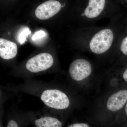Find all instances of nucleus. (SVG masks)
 <instances>
[{"mask_svg":"<svg viewBox=\"0 0 127 127\" xmlns=\"http://www.w3.org/2000/svg\"><path fill=\"white\" fill-rule=\"evenodd\" d=\"M127 15V12L111 19L106 26L83 27V50L92 54L99 61L114 62L119 40L125 30Z\"/></svg>","mask_w":127,"mask_h":127,"instance_id":"nucleus-1","label":"nucleus"},{"mask_svg":"<svg viewBox=\"0 0 127 127\" xmlns=\"http://www.w3.org/2000/svg\"><path fill=\"white\" fill-rule=\"evenodd\" d=\"M81 12L84 27L94 26L95 22L103 18L110 20L125 14L127 9L117 0H86L83 1Z\"/></svg>","mask_w":127,"mask_h":127,"instance_id":"nucleus-2","label":"nucleus"},{"mask_svg":"<svg viewBox=\"0 0 127 127\" xmlns=\"http://www.w3.org/2000/svg\"><path fill=\"white\" fill-rule=\"evenodd\" d=\"M40 99L47 106L52 109H67L70 105L69 98L61 90L54 89L44 90L41 94Z\"/></svg>","mask_w":127,"mask_h":127,"instance_id":"nucleus-3","label":"nucleus"},{"mask_svg":"<svg viewBox=\"0 0 127 127\" xmlns=\"http://www.w3.org/2000/svg\"><path fill=\"white\" fill-rule=\"evenodd\" d=\"M93 70V65L90 61L87 58H79L71 64L69 73L73 80L82 81L90 77Z\"/></svg>","mask_w":127,"mask_h":127,"instance_id":"nucleus-4","label":"nucleus"},{"mask_svg":"<svg viewBox=\"0 0 127 127\" xmlns=\"http://www.w3.org/2000/svg\"><path fill=\"white\" fill-rule=\"evenodd\" d=\"M53 62L51 55L43 53L29 59L26 64V68L31 72H39L50 68L52 66Z\"/></svg>","mask_w":127,"mask_h":127,"instance_id":"nucleus-5","label":"nucleus"},{"mask_svg":"<svg viewBox=\"0 0 127 127\" xmlns=\"http://www.w3.org/2000/svg\"><path fill=\"white\" fill-rule=\"evenodd\" d=\"M65 4H62L58 1L51 0L45 1L39 5L35 11V15L41 20L49 19L57 14Z\"/></svg>","mask_w":127,"mask_h":127,"instance_id":"nucleus-6","label":"nucleus"},{"mask_svg":"<svg viewBox=\"0 0 127 127\" xmlns=\"http://www.w3.org/2000/svg\"><path fill=\"white\" fill-rule=\"evenodd\" d=\"M127 102V89H121L109 97L106 106L110 112H118L123 108Z\"/></svg>","mask_w":127,"mask_h":127,"instance_id":"nucleus-7","label":"nucleus"},{"mask_svg":"<svg viewBox=\"0 0 127 127\" xmlns=\"http://www.w3.org/2000/svg\"><path fill=\"white\" fill-rule=\"evenodd\" d=\"M127 62V29L121 35L119 40L114 62L117 65L121 66Z\"/></svg>","mask_w":127,"mask_h":127,"instance_id":"nucleus-8","label":"nucleus"},{"mask_svg":"<svg viewBox=\"0 0 127 127\" xmlns=\"http://www.w3.org/2000/svg\"><path fill=\"white\" fill-rule=\"evenodd\" d=\"M17 53L16 44L6 39H0V56L1 58L6 60L12 59Z\"/></svg>","mask_w":127,"mask_h":127,"instance_id":"nucleus-9","label":"nucleus"},{"mask_svg":"<svg viewBox=\"0 0 127 127\" xmlns=\"http://www.w3.org/2000/svg\"><path fill=\"white\" fill-rule=\"evenodd\" d=\"M36 127H62L61 121L55 117L45 116L40 117L34 120Z\"/></svg>","mask_w":127,"mask_h":127,"instance_id":"nucleus-10","label":"nucleus"},{"mask_svg":"<svg viewBox=\"0 0 127 127\" xmlns=\"http://www.w3.org/2000/svg\"><path fill=\"white\" fill-rule=\"evenodd\" d=\"M31 33V32L28 27H25L21 28L19 31L17 36V41L19 43L22 45L25 43L27 37Z\"/></svg>","mask_w":127,"mask_h":127,"instance_id":"nucleus-11","label":"nucleus"},{"mask_svg":"<svg viewBox=\"0 0 127 127\" xmlns=\"http://www.w3.org/2000/svg\"><path fill=\"white\" fill-rule=\"evenodd\" d=\"M6 127H26V126L23 122L13 119L9 120Z\"/></svg>","mask_w":127,"mask_h":127,"instance_id":"nucleus-12","label":"nucleus"},{"mask_svg":"<svg viewBox=\"0 0 127 127\" xmlns=\"http://www.w3.org/2000/svg\"><path fill=\"white\" fill-rule=\"evenodd\" d=\"M45 35L46 33L45 32L42 30H40L34 33L32 37V39L34 41L36 40L43 38Z\"/></svg>","mask_w":127,"mask_h":127,"instance_id":"nucleus-13","label":"nucleus"},{"mask_svg":"<svg viewBox=\"0 0 127 127\" xmlns=\"http://www.w3.org/2000/svg\"><path fill=\"white\" fill-rule=\"evenodd\" d=\"M121 66L124 67L121 72L122 78L125 82L127 83V62Z\"/></svg>","mask_w":127,"mask_h":127,"instance_id":"nucleus-14","label":"nucleus"},{"mask_svg":"<svg viewBox=\"0 0 127 127\" xmlns=\"http://www.w3.org/2000/svg\"><path fill=\"white\" fill-rule=\"evenodd\" d=\"M67 127H89L87 124L84 123H77L71 124Z\"/></svg>","mask_w":127,"mask_h":127,"instance_id":"nucleus-15","label":"nucleus"},{"mask_svg":"<svg viewBox=\"0 0 127 127\" xmlns=\"http://www.w3.org/2000/svg\"><path fill=\"white\" fill-rule=\"evenodd\" d=\"M124 108V109H123L122 111V112L118 114V116H120V115L121 116L123 115V116H126V117H127V102Z\"/></svg>","mask_w":127,"mask_h":127,"instance_id":"nucleus-16","label":"nucleus"},{"mask_svg":"<svg viewBox=\"0 0 127 127\" xmlns=\"http://www.w3.org/2000/svg\"><path fill=\"white\" fill-rule=\"evenodd\" d=\"M125 27H126V28L127 29V17H126V20H125Z\"/></svg>","mask_w":127,"mask_h":127,"instance_id":"nucleus-17","label":"nucleus"}]
</instances>
